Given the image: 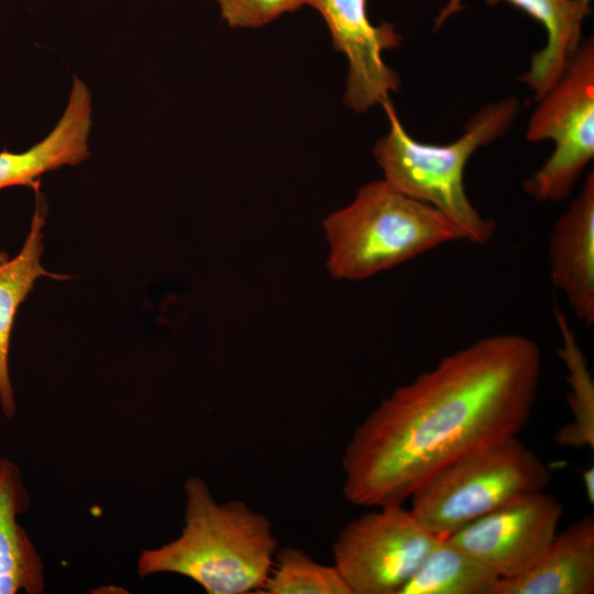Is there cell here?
Returning a JSON list of instances; mask_svg holds the SVG:
<instances>
[{
  "label": "cell",
  "mask_w": 594,
  "mask_h": 594,
  "mask_svg": "<svg viewBox=\"0 0 594 594\" xmlns=\"http://www.w3.org/2000/svg\"><path fill=\"white\" fill-rule=\"evenodd\" d=\"M541 351L519 333L488 336L397 387L345 447L343 494L362 507L404 504L427 477L528 424Z\"/></svg>",
  "instance_id": "cell-1"
},
{
  "label": "cell",
  "mask_w": 594,
  "mask_h": 594,
  "mask_svg": "<svg viewBox=\"0 0 594 594\" xmlns=\"http://www.w3.org/2000/svg\"><path fill=\"white\" fill-rule=\"evenodd\" d=\"M184 487L180 535L143 550L138 574H179L208 594L258 593L279 548L270 519L241 501L218 503L199 476L188 477Z\"/></svg>",
  "instance_id": "cell-2"
},
{
  "label": "cell",
  "mask_w": 594,
  "mask_h": 594,
  "mask_svg": "<svg viewBox=\"0 0 594 594\" xmlns=\"http://www.w3.org/2000/svg\"><path fill=\"white\" fill-rule=\"evenodd\" d=\"M381 105L389 129L376 142L373 155L384 179L404 195L443 212L462 230L465 241L487 243L496 223L484 218L470 201L464 172L476 150L506 132L520 110L519 100L512 97L486 105L469 121L460 139L440 145L410 136L391 99Z\"/></svg>",
  "instance_id": "cell-3"
},
{
  "label": "cell",
  "mask_w": 594,
  "mask_h": 594,
  "mask_svg": "<svg viewBox=\"0 0 594 594\" xmlns=\"http://www.w3.org/2000/svg\"><path fill=\"white\" fill-rule=\"evenodd\" d=\"M327 270L334 279L362 280L453 241L462 230L437 208L385 179L363 185L323 221Z\"/></svg>",
  "instance_id": "cell-4"
},
{
  "label": "cell",
  "mask_w": 594,
  "mask_h": 594,
  "mask_svg": "<svg viewBox=\"0 0 594 594\" xmlns=\"http://www.w3.org/2000/svg\"><path fill=\"white\" fill-rule=\"evenodd\" d=\"M547 464L517 437L471 451L427 477L413 492L410 512L443 538L551 482Z\"/></svg>",
  "instance_id": "cell-5"
},
{
  "label": "cell",
  "mask_w": 594,
  "mask_h": 594,
  "mask_svg": "<svg viewBox=\"0 0 594 594\" xmlns=\"http://www.w3.org/2000/svg\"><path fill=\"white\" fill-rule=\"evenodd\" d=\"M538 101L526 131L531 142L551 140L550 157L525 180L537 200L566 199L594 157V40L587 37L570 56L556 85Z\"/></svg>",
  "instance_id": "cell-6"
},
{
  "label": "cell",
  "mask_w": 594,
  "mask_h": 594,
  "mask_svg": "<svg viewBox=\"0 0 594 594\" xmlns=\"http://www.w3.org/2000/svg\"><path fill=\"white\" fill-rule=\"evenodd\" d=\"M438 539L403 504L375 507L341 529L333 564L352 594H400Z\"/></svg>",
  "instance_id": "cell-7"
},
{
  "label": "cell",
  "mask_w": 594,
  "mask_h": 594,
  "mask_svg": "<svg viewBox=\"0 0 594 594\" xmlns=\"http://www.w3.org/2000/svg\"><path fill=\"white\" fill-rule=\"evenodd\" d=\"M564 507L539 491L524 495L465 525L449 538L485 563L501 579L519 575L546 552Z\"/></svg>",
  "instance_id": "cell-8"
},
{
  "label": "cell",
  "mask_w": 594,
  "mask_h": 594,
  "mask_svg": "<svg viewBox=\"0 0 594 594\" xmlns=\"http://www.w3.org/2000/svg\"><path fill=\"white\" fill-rule=\"evenodd\" d=\"M322 16L332 47L348 61L344 103L355 112H365L389 99L400 87L396 70L383 59L385 51L400 45L403 37L395 24H374L367 15L366 0H305Z\"/></svg>",
  "instance_id": "cell-9"
},
{
  "label": "cell",
  "mask_w": 594,
  "mask_h": 594,
  "mask_svg": "<svg viewBox=\"0 0 594 594\" xmlns=\"http://www.w3.org/2000/svg\"><path fill=\"white\" fill-rule=\"evenodd\" d=\"M550 274L575 317L594 323V173L556 221L549 242Z\"/></svg>",
  "instance_id": "cell-10"
},
{
  "label": "cell",
  "mask_w": 594,
  "mask_h": 594,
  "mask_svg": "<svg viewBox=\"0 0 594 594\" xmlns=\"http://www.w3.org/2000/svg\"><path fill=\"white\" fill-rule=\"evenodd\" d=\"M91 113L90 91L74 77L67 106L54 129L24 152H0V189L28 186L37 191L43 174L85 162L90 156Z\"/></svg>",
  "instance_id": "cell-11"
},
{
  "label": "cell",
  "mask_w": 594,
  "mask_h": 594,
  "mask_svg": "<svg viewBox=\"0 0 594 594\" xmlns=\"http://www.w3.org/2000/svg\"><path fill=\"white\" fill-rule=\"evenodd\" d=\"M463 0H448L435 20L438 30L463 8ZM507 1L541 23L547 32L546 45L530 58L529 69L519 79L542 98L559 80L566 63L582 41V25L592 14L588 2L581 0H484L487 6Z\"/></svg>",
  "instance_id": "cell-12"
},
{
  "label": "cell",
  "mask_w": 594,
  "mask_h": 594,
  "mask_svg": "<svg viewBox=\"0 0 594 594\" xmlns=\"http://www.w3.org/2000/svg\"><path fill=\"white\" fill-rule=\"evenodd\" d=\"M594 519L585 516L558 532L542 557L524 573L501 579L495 594H592Z\"/></svg>",
  "instance_id": "cell-13"
},
{
  "label": "cell",
  "mask_w": 594,
  "mask_h": 594,
  "mask_svg": "<svg viewBox=\"0 0 594 594\" xmlns=\"http://www.w3.org/2000/svg\"><path fill=\"white\" fill-rule=\"evenodd\" d=\"M36 206L25 241L19 253L9 258L0 252V404L3 415L12 419L15 400L9 375V350L11 332L18 308L32 290L40 277L66 279L69 276L51 273L41 263L44 252L43 228L46 208L40 190Z\"/></svg>",
  "instance_id": "cell-14"
},
{
  "label": "cell",
  "mask_w": 594,
  "mask_h": 594,
  "mask_svg": "<svg viewBox=\"0 0 594 594\" xmlns=\"http://www.w3.org/2000/svg\"><path fill=\"white\" fill-rule=\"evenodd\" d=\"M18 465L0 459V594H40L45 587L44 564L18 517L29 507Z\"/></svg>",
  "instance_id": "cell-15"
},
{
  "label": "cell",
  "mask_w": 594,
  "mask_h": 594,
  "mask_svg": "<svg viewBox=\"0 0 594 594\" xmlns=\"http://www.w3.org/2000/svg\"><path fill=\"white\" fill-rule=\"evenodd\" d=\"M499 580L485 563L443 537L400 594H495Z\"/></svg>",
  "instance_id": "cell-16"
},
{
  "label": "cell",
  "mask_w": 594,
  "mask_h": 594,
  "mask_svg": "<svg viewBox=\"0 0 594 594\" xmlns=\"http://www.w3.org/2000/svg\"><path fill=\"white\" fill-rule=\"evenodd\" d=\"M554 318L559 328L562 344L558 349L568 373L569 385L566 402L571 420L554 435L553 441L562 447L573 449L594 448V382L587 360L578 343L564 312L554 309Z\"/></svg>",
  "instance_id": "cell-17"
},
{
  "label": "cell",
  "mask_w": 594,
  "mask_h": 594,
  "mask_svg": "<svg viewBox=\"0 0 594 594\" xmlns=\"http://www.w3.org/2000/svg\"><path fill=\"white\" fill-rule=\"evenodd\" d=\"M258 593L352 594L334 564H321L302 549L290 546L278 548L271 572Z\"/></svg>",
  "instance_id": "cell-18"
},
{
  "label": "cell",
  "mask_w": 594,
  "mask_h": 594,
  "mask_svg": "<svg viewBox=\"0 0 594 594\" xmlns=\"http://www.w3.org/2000/svg\"><path fill=\"white\" fill-rule=\"evenodd\" d=\"M222 20L233 29H257L305 6V0H216Z\"/></svg>",
  "instance_id": "cell-19"
},
{
  "label": "cell",
  "mask_w": 594,
  "mask_h": 594,
  "mask_svg": "<svg viewBox=\"0 0 594 594\" xmlns=\"http://www.w3.org/2000/svg\"><path fill=\"white\" fill-rule=\"evenodd\" d=\"M582 480L586 494L587 502L593 505L594 503V468L593 465L582 470Z\"/></svg>",
  "instance_id": "cell-20"
}]
</instances>
